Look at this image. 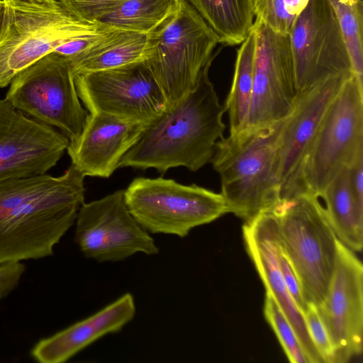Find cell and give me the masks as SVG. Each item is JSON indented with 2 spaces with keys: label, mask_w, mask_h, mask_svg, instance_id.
Listing matches in <instances>:
<instances>
[{
  "label": "cell",
  "mask_w": 363,
  "mask_h": 363,
  "mask_svg": "<svg viewBox=\"0 0 363 363\" xmlns=\"http://www.w3.org/2000/svg\"><path fill=\"white\" fill-rule=\"evenodd\" d=\"M84 177L71 164L60 177L0 183V264L52 255L84 202Z\"/></svg>",
  "instance_id": "1"
},
{
  "label": "cell",
  "mask_w": 363,
  "mask_h": 363,
  "mask_svg": "<svg viewBox=\"0 0 363 363\" xmlns=\"http://www.w3.org/2000/svg\"><path fill=\"white\" fill-rule=\"evenodd\" d=\"M211 65L204 68L194 89L145 125L118 167L154 168L164 173L184 167L196 172L211 162L225 129V107L208 78Z\"/></svg>",
  "instance_id": "2"
},
{
  "label": "cell",
  "mask_w": 363,
  "mask_h": 363,
  "mask_svg": "<svg viewBox=\"0 0 363 363\" xmlns=\"http://www.w3.org/2000/svg\"><path fill=\"white\" fill-rule=\"evenodd\" d=\"M284 120L260 129L229 134L216 143L211 162L220 177V194L229 213L245 222L274 210L280 201L274 163Z\"/></svg>",
  "instance_id": "3"
},
{
  "label": "cell",
  "mask_w": 363,
  "mask_h": 363,
  "mask_svg": "<svg viewBox=\"0 0 363 363\" xmlns=\"http://www.w3.org/2000/svg\"><path fill=\"white\" fill-rule=\"evenodd\" d=\"M0 34V88L61 44L96 33L106 25L82 21L60 0H4Z\"/></svg>",
  "instance_id": "4"
},
{
  "label": "cell",
  "mask_w": 363,
  "mask_h": 363,
  "mask_svg": "<svg viewBox=\"0 0 363 363\" xmlns=\"http://www.w3.org/2000/svg\"><path fill=\"white\" fill-rule=\"evenodd\" d=\"M362 156L363 81L352 73L330 105L301 160L287 199L303 193L320 198L335 175Z\"/></svg>",
  "instance_id": "5"
},
{
  "label": "cell",
  "mask_w": 363,
  "mask_h": 363,
  "mask_svg": "<svg viewBox=\"0 0 363 363\" xmlns=\"http://www.w3.org/2000/svg\"><path fill=\"white\" fill-rule=\"evenodd\" d=\"M281 246L295 269L307 303L325 298L335 269L339 239L319 197L303 193L280 201L273 210Z\"/></svg>",
  "instance_id": "6"
},
{
  "label": "cell",
  "mask_w": 363,
  "mask_h": 363,
  "mask_svg": "<svg viewBox=\"0 0 363 363\" xmlns=\"http://www.w3.org/2000/svg\"><path fill=\"white\" fill-rule=\"evenodd\" d=\"M216 34L186 1L179 0L175 13L148 34L145 60L160 85L167 106L194 89L208 65L220 52Z\"/></svg>",
  "instance_id": "7"
},
{
  "label": "cell",
  "mask_w": 363,
  "mask_h": 363,
  "mask_svg": "<svg viewBox=\"0 0 363 363\" xmlns=\"http://www.w3.org/2000/svg\"><path fill=\"white\" fill-rule=\"evenodd\" d=\"M123 196L129 212L151 233L185 238L193 228L229 213L220 193L162 177L135 178Z\"/></svg>",
  "instance_id": "8"
},
{
  "label": "cell",
  "mask_w": 363,
  "mask_h": 363,
  "mask_svg": "<svg viewBox=\"0 0 363 363\" xmlns=\"http://www.w3.org/2000/svg\"><path fill=\"white\" fill-rule=\"evenodd\" d=\"M5 99L25 115L58 128L69 141L79 136L89 113L79 101L69 61L55 52L20 72Z\"/></svg>",
  "instance_id": "9"
},
{
  "label": "cell",
  "mask_w": 363,
  "mask_h": 363,
  "mask_svg": "<svg viewBox=\"0 0 363 363\" xmlns=\"http://www.w3.org/2000/svg\"><path fill=\"white\" fill-rule=\"evenodd\" d=\"M79 98L89 113L147 125L167 106L164 94L145 61L74 75Z\"/></svg>",
  "instance_id": "10"
},
{
  "label": "cell",
  "mask_w": 363,
  "mask_h": 363,
  "mask_svg": "<svg viewBox=\"0 0 363 363\" xmlns=\"http://www.w3.org/2000/svg\"><path fill=\"white\" fill-rule=\"evenodd\" d=\"M256 45L250 112L245 130L285 119L298 98L289 35L277 33L255 19Z\"/></svg>",
  "instance_id": "11"
},
{
  "label": "cell",
  "mask_w": 363,
  "mask_h": 363,
  "mask_svg": "<svg viewBox=\"0 0 363 363\" xmlns=\"http://www.w3.org/2000/svg\"><path fill=\"white\" fill-rule=\"evenodd\" d=\"M289 38L298 94L327 78L353 72L330 0H309Z\"/></svg>",
  "instance_id": "12"
},
{
  "label": "cell",
  "mask_w": 363,
  "mask_h": 363,
  "mask_svg": "<svg viewBox=\"0 0 363 363\" xmlns=\"http://www.w3.org/2000/svg\"><path fill=\"white\" fill-rule=\"evenodd\" d=\"M75 223L76 243L86 257L97 262H118L138 252H159L155 240L129 212L123 190L84 202Z\"/></svg>",
  "instance_id": "13"
},
{
  "label": "cell",
  "mask_w": 363,
  "mask_h": 363,
  "mask_svg": "<svg viewBox=\"0 0 363 363\" xmlns=\"http://www.w3.org/2000/svg\"><path fill=\"white\" fill-rule=\"evenodd\" d=\"M330 339L335 363H345L362 352L363 265L340 241L335 269L324 300L316 306Z\"/></svg>",
  "instance_id": "14"
},
{
  "label": "cell",
  "mask_w": 363,
  "mask_h": 363,
  "mask_svg": "<svg viewBox=\"0 0 363 363\" xmlns=\"http://www.w3.org/2000/svg\"><path fill=\"white\" fill-rule=\"evenodd\" d=\"M69 139L0 99V183L45 174L56 165Z\"/></svg>",
  "instance_id": "15"
},
{
  "label": "cell",
  "mask_w": 363,
  "mask_h": 363,
  "mask_svg": "<svg viewBox=\"0 0 363 363\" xmlns=\"http://www.w3.org/2000/svg\"><path fill=\"white\" fill-rule=\"evenodd\" d=\"M352 73L330 77L300 94L292 112L284 120L274 163L280 201L288 198L310 143L330 105Z\"/></svg>",
  "instance_id": "16"
},
{
  "label": "cell",
  "mask_w": 363,
  "mask_h": 363,
  "mask_svg": "<svg viewBox=\"0 0 363 363\" xmlns=\"http://www.w3.org/2000/svg\"><path fill=\"white\" fill-rule=\"evenodd\" d=\"M242 235L247 252L269 293L284 313L303 347L310 363H323L307 330L303 313L292 299L281 273V241L276 214L269 211L245 222Z\"/></svg>",
  "instance_id": "17"
},
{
  "label": "cell",
  "mask_w": 363,
  "mask_h": 363,
  "mask_svg": "<svg viewBox=\"0 0 363 363\" xmlns=\"http://www.w3.org/2000/svg\"><path fill=\"white\" fill-rule=\"evenodd\" d=\"M144 127L110 115L89 113L82 132L67 146L72 164L84 177L108 178Z\"/></svg>",
  "instance_id": "18"
},
{
  "label": "cell",
  "mask_w": 363,
  "mask_h": 363,
  "mask_svg": "<svg viewBox=\"0 0 363 363\" xmlns=\"http://www.w3.org/2000/svg\"><path fill=\"white\" fill-rule=\"evenodd\" d=\"M133 295L126 293L94 314L40 340L30 354L40 363H62L101 337L121 330L135 316Z\"/></svg>",
  "instance_id": "19"
},
{
  "label": "cell",
  "mask_w": 363,
  "mask_h": 363,
  "mask_svg": "<svg viewBox=\"0 0 363 363\" xmlns=\"http://www.w3.org/2000/svg\"><path fill=\"white\" fill-rule=\"evenodd\" d=\"M148 52V34L109 27L96 44L69 62L77 75L145 61Z\"/></svg>",
  "instance_id": "20"
},
{
  "label": "cell",
  "mask_w": 363,
  "mask_h": 363,
  "mask_svg": "<svg viewBox=\"0 0 363 363\" xmlns=\"http://www.w3.org/2000/svg\"><path fill=\"white\" fill-rule=\"evenodd\" d=\"M320 198L325 203V213L337 238L354 252L363 247V209L353 195L349 168H342L324 189Z\"/></svg>",
  "instance_id": "21"
},
{
  "label": "cell",
  "mask_w": 363,
  "mask_h": 363,
  "mask_svg": "<svg viewBox=\"0 0 363 363\" xmlns=\"http://www.w3.org/2000/svg\"><path fill=\"white\" fill-rule=\"evenodd\" d=\"M218 36L220 43H242L254 23L251 0H186Z\"/></svg>",
  "instance_id": "22"
},
{
  "label": "cell",
  "mask_w": 363,
  "mask_h": 363,
  "mask_svg": "<svg viewBox=\"0 0 363 363\" xmlns=\"http://www.w3.org/2000/svg\"><path fill=\"white\" fill-rule=\"evenodd\" d=\"M255 45V33L252 28L238 50L233 79L224 104L229 116L230 135L244 130L247 126L253 89Z\"/></svg>",
  "instance_id": "23"
},
{
  "label": "cell",
  "mask_w": 363,
  "mask_h": 363,
  "mask_svg": "<svg viewBox=\"0 0 363 363\" xmlns=\"http://www.w3.org/2000/svg\"><path fill=\"white\" fill-rule=\"evenodd\" d=\"M179 0H127L99 23L114 28L149 34L177 11Z\"/></svg>",
  "instance_id": "24"
},
{
  "label": "cell",
  "mask_w": 363,
  "mask_h": 363,
  "mask_svg": "<svg viewBox=\"0 0 363 363\" xmlns=\"http://www.w3.org/2000/svg\"><path fill=\"white\" fill-rule=\"evenodd\" d=\"M337 15L343 39L355 75L363 81V3L349 6L330 0Z\"/></svg>",
  "instance_id": "25"
},
{
  "label": "cell",
  "mask_w": 363,
  "mask_h": 363,
  "mask_svg": "<svg viewBox=\"0 0 363 363\" xmlns=\"http://www.w3.org/2000/svg\"><path fill=\"white\" fill-rule=\"evenodd\" d=\"M255 19L273 31L289 35L309 0H251Z\"/></svg>",
  "instance_id": "26"
},
{
  "label": "cell",
  "mask_w": 363,
  "mask_h": 363,
  "mask_svg": "<svg viewBox=\"0 0 363 363\" xmlns=\"http://www.w3.org/2000/svg\"><path fill=\"white\" fill-rule=\"evenodd\" d=\"M264 315L274 330L289 362L310 363L291 324L274 298L266 292Z\"/></svg>",
  "instance_id": "27"
},
{
  "label": "cell",
  "mask_w": 363,
  "mask_h": 363,
  "mask_svg": "<svg viewBox=\"0 0 363 363\" xmlns=\"http://www.w3.org/2000/svg\"><path fill=\"white\" fill-rule=\"evenodd\" d=\"M303 314L309 336L323 362L335 363L334 350L316 306L313 303H308Z\"/></svg>",
  "instance_id": "28"
},
{
  "label": "cell",
  "mask_w": 363,
  "mask_h": 363,
  "mask_svg": "<svg viewBox=\"0 0 363 363\" xmlns=\"http://www.w3.org/2000/svg\"><path fill=\"white\" fill-rule=\"evenodd\" d=\"M79 19L99 23L105 16L119 8L127 0H60Z\"/></svg>",
  "instance_id": "29"
},
{
  "label": "cell",
  "mask_w": 363,
  "mask_h": 363,
  "mask_svg": "<svg viewBox=\"0 0 363 363\" xmlns=\"http://www.w3.org/2000/svg\"><path fill=\"white\" fill-rule=\"evenodd\" d=\"M279 262L287 289L297 307L303 313L307 308L308 303L305 301L297 274L286 256L281 244L279 252Z\"/></svg>",
  "instance_id": "30"
},
{
  "label": "cell",
  "mask_w": 363,
  "mask_h": 363,
  "mask_svg": "<svg viewBox=\"0 0 363 363\" xmlns=\"http://www.w3.org/2000/svg\"><path fill=\"white\" fill-rule=\"evenodd\" d=\"M109 27L106 26L96 33L74 38L59 45L53 52L70 61L96 44Z\"/></svg>",
  "instance_id": "31"
},
{
  "label": "cell",
  "mask_w": 363,
  "mask_h": 363,
  "mask_svg": "<svg viewBox=\"0 0 363 363\" xmlns=\"http://www.w3.org/2000/svg\"><path fill=\"white\" fill-rule=\"evenodd\" d=\"M25 269L21 262L0 264V301L17 286Z\"/></svg>",
  "instance_id": "32"
},
{
  "label": "cell",
  "mask_w": 363,
  "mask_h": 363,
  "mask_svg": "<svg viewBox=\"0 0 363 363\" xmlns=\"http://www.w3.org/2000/svg\"><path fill=\"white\" fill-rule=\"evenodd\" d=\"M351 189L358 206L363 209V156L349 167Z\"/></svg>",
  "instance_id": "33"
},
{
  "label": "cell",
  "mask_w": 363,
  "mask_h": 363,
  "mask_svg": "<svg viewBox=\"0 0 363 363\" xmlns=\"http://www.w3.org/2000/svg\"><path fill=\"white\" fill-rule=\"evenodd\" d=\"M6 15V4L4 0H0V34L4 26Z\"/></svg>",
  "instance_id": "34"
},
{
  "label": "cell",
  "mask_w": 363,
  "mask_h": 363,
  "mask_svg": "<svg viewBox=\"0 0 363 363\" xmlns=\"http://www.w3.org/2000/svg\"><path fill=\"white\" fill-rule=\"evenodd\" d=\"M359 0H339V1L342 4L352 6L355 4Z\"/></svg>",
  "instance_id": "35"
},
{
  "label": "cell",
  "mask_w": 363,
  "mask_h": 363,
  "mask_svg": "<svg viewBox=\"0 0 363 363\" xmlns=\"http://www.w3.org/2000/svg\"><path fill=\"white\" fill-rule=\"evenodd\" d=\"M28 1H42V0H28Z\"/></svg>",
  "instance_id": "36"
}]
</instances>
